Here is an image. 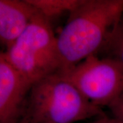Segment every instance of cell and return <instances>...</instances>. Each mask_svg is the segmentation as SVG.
I'll return each mask as SVG.
<instances>
[{
	"mask_svg": "<svg viewBox=\"0 0 123 123\" xmlns=\"http://www.w3.org/2000/svg\"><path fill=\"white\" fill-rule=\"evenodd\" d=\"M123 15V0H81L57 36L60 72L99 53Z\"/></svg>",
	"mask_w": 123,
	"mask_h": 123,
	"instance_id": "obj_1",
	"label": "cell"
},
{
	"mask_svg": "<svg viewBox=\"0 0 123 123\" xmlns=\"http://www.w3.org/2000/svg\"><path fill=\"white\" fill-rule=\"evenodd\" d=\"M105 114L58 73L34 84L19 123H75Z\"/></svg>",
	"mask_w": 123,
	"mask_h": 123,
	"instance_id": "obj_2",
	"label": "cell"
},
{
	"mask_svg": "<svg viewBox=\"0 0 123 123\" xmlns=\"http://www.w3.org/2000/svg\"><path fill=\"white\" fill-rule=\"evenodd\" d=\"M4 55L31 86L57 73L62 67L52 23L38 12Z\"/></svg>",
	"mask_w": 123,
	"mask_h": 123,
	"instance_id": "obj_3",
	"label": "cell"
},
{
	"mask_svg": "<svg viewBox=\"0 0 123 123\" xmlns=\"http://www.w3.org/2000/svg\"><path fill=\"white\" fill-rule=\"evenodd\" d=\"M57 73L101 108L108 107L123 90V66L109 57L93 55Z\"/></svg>",
	"mask_w": 123,
	"mask_h": 123,
	"instance_id": "obj_4",
	"label": "cell"
},
{
	"mask_svg": "<svg viewBox=\"0 0 123 123\" xmlns=\"http://www.w3.org/2000/svg\"><path fill=\"white\" fill-rule=\"evenodd\" d=\"M31 87L0 51V123H19Z\"/></svg>",
	"mask_w": 123,
	"mask_h": 123,
	"instance_id": "obj_5",
	"label": "cell"
},
{
	"mask_svg": "<svg viewBox=\"0 0 123 123\" xmlns=\"http://www.w3.org/2000/svg\"><path fill=\"white\" fill-rule=\"evenodd\" d=\"M36 12L26 0H0V44L8 49L25 30Z\"/></svg>",
	"mask_w": 123,
	"mask_h": 123,
	"instance_id": "obj_6",
	"label": "cell"
},
{
	"mask_svg": "<svg viewBox=\"0 0 123 123\" xmlns=\"http://www.w3.org/2000/svg\"><path fill=\"white\" fill-rule=\"evenodd\" d=\"M51 22L64 14H69L75 9L81 0H26Z\"/></svg>",
	"mask_w": 123,
	"mask_h": 123,
	"instance_id": "obj_7",
	"label": "cell"
},
{
	"mask_svg": "<svg viewBox=\"0 0 123 123\" xmlns=\"http://www.w3.org/2000/svg\"><path fill=\"white\" fill-rule=\"evenodd\" d=\"M97 55L111 58L123 66V15Z\"/></svg>",
	"mask_w": 123,
	"mask_h": 123,
	"instance_id": "obj_8",
	"label": "cell"
},
{
	"mask_svg": "<svg viewBox=\"0 0 123 123\" xmlns=\"http://www.w3.org/2000/svg\"><path fill=\"white\" fill-rule=\"evenodd\" d=\"M108 107L111 112L112 117L120 123H123V90Z\"/></svg>",
	"mask_w": 123,
	"mask_h": 123,
	"instance_id": "obj_9",
	"label": "cell"
},
{
	"mask_svg": "<svg viewBox=\"0 0 123 123\" xmlns=\"http://www.w3.org/2000/svg\"><path fill=\"white\" fill-rule=\"evenodd\" d=\"M92 123H120L113 117L107 116V115L103 114L98 117Z\"/></svg>",
	"mask_w": 123,
	"mask_h": 123,
	"instance_id": "obj_10",
	"label": "cell"
}]
</instances>
